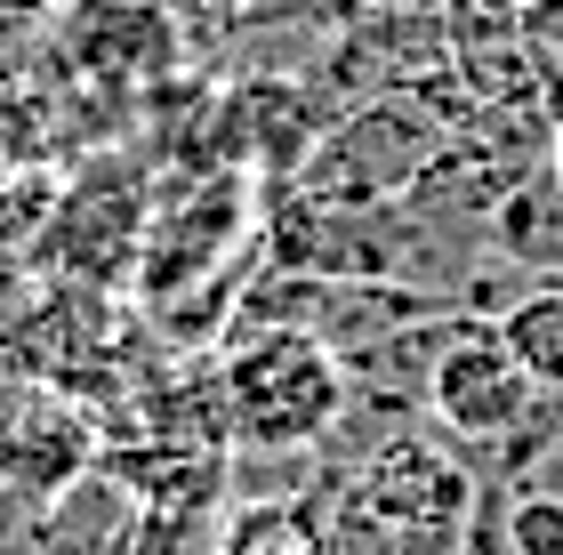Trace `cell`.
<instances>
[{
  "instance_id": "6da1fadb",
  "label": "cell",
  "mask_w": 563,
  "mask_h": 555,
  "mask_svg": "<svg viewBox=\"0 0 563 555\" xmlns=\"http://www.w3.org/2000/svg\"><path fill=\"white\" fill-rule=\"evenodd\" d=\"M234 451H322L346 419V355L314 331H242L218 346Z\"/></svg>"
},
{
  "instance_id": "7a4b0ae2",
  "label": "cell",
  "mask_w": 563,
  "mask_h": 555,
  "mask_svg": "<svg viewBox=\"0 0 563 555\" xmlns=\"http://www.w3.org/2000/svg\"><path fill=\"white\" fill-rule=\"evenodd\" d=\"M451 130L434 113H419L411 97H363L346 106L306 154V193L314 201H346V210H387V201H411L419 178L443 162Z\"/></svg>"
},
{
  "instance_id": "3957f363",
  "label": "cell",
  "mask_w": 563,
  "mask_h": 555,
  "mask_svg": "<svg viewBox=\"0 0 563 555\" xmlns=\"http://www.w3.org/2000/svg\"><path fill=\"white\" fill-rule=\"evenodd\" d=\"M540 402H548V387L507 355L492 314H467V322L443 331V346H434V363H427V419H434L443 443L499 451L516 426H531Z\"/></svg>"
},
{
  "instance_id": "277c9868",
  "label": "cell",
  "mask_w": 563,
  "mask_h": 555,
  "mask_svg": "<svg viewBox=\"0 0 563 555\" xmlns=\"http://www.w3.org/2000/svg\"><path fill=\"white\" fill-rule=\"evenodd\" d=\"M242 234H250V178H242V169H218V178H201L194 193H162L153 218H145V242H137L145 307L153 314L177 307V298H186Z\"/></svg>"
},
{
  "instance_id": "5b68a950",
  "label": "cell",
  "mask_w": 563,
  "mask_h": 555,
  "mask_svg": "<svg viewBox=\"0 0 563 555\" xmlns=\"http://www.w3.org/2000/svg\"><path fill=\"white\" fill-rule=\"evenodd\" d=\"M145 178L130 162H89L81 178L57 193V210H48V234H41V258L65 266L81 290L97 282H121V274L137 266V242H145Z\"/></svg>"
},
{
  "instance_id": "8992f818",
  "label": "cell",
  "mask_w": 563,
  "mask_h": 555,
  "mask_svg": "<svg viewBox=\"0 0 563 555\" xmlns=\"http://www.w3.org/2000/svg\"><path fill=\"white\" fill-rule=\"evenodd\" d=\"M106 459V443H97V426L81 411H65V402H41L33 419L0 426V491L16 499V508H48V499H65L81 475H97Z\"/></svg>"
},
{
  "instance_id": "52a82bcc",
  "label": "cell",
  "mask_w": 563,
  "mask_h": 555,
  "mask_svg": "<svg viewBox=\"0 0 563 555\" xmlns=\"http://www.w3.org/2000/svg\"><path fill=\"white\" fill-rule=\"evenodd\" d=\"M492 331L507 338V355L540 378L548 395H563V274L531 282L523 298H507V307L492 314Z\"/></svg>"
},
{
  "instance_id": "ba28073f",
  "label": "cell",
  "mask_w": 563,
  "mask_h": 555,
  "mask_svg": "<svg viewBox=\"0 0 563 555\" xmlns=\"http://www.w3.org/2000/svg\"><path fill=\"white\" fill-rule=\"evenodd\" d=\"M555 459L531 484L492 491V523H499V555H563V484Z\"/></svg>"
},
{
  "instance_id": "9c48e42d",
  "label": "cell",
  "mask_w": 563,
  "mask_h": 555,
  "mask_svg": "<svg viewBox=\"0 0 563 555\" xmlns=\"http://www.w3.org/2000/svg\"><path fill=\"white\" fill-rule=\"evenodd\" d=\"M48 210H57L48 178H16L9 193H0V266H16L24 249H41V234H48Z\"/></svg>"
},
{
  "instance_id": "30bf717a",
  "label": "cell",
  "mask_w": 563,
  "mask_h": 555,
  "mask_svg": "<svg viewBox=\"0 0 563 555\" xmlns=\"http://www.w3.org/2000/svg\"><path fill=\"white\" fill-rule=\"evenodd\" d=\"M516 33L540 65H555L563 57V0H516Z\"/></svg>"
},
{
  "instance_id": "8fae6325",
  "label": "cell",
  "mask_w": 563,
  "mask_h": 555,
  "mask_svg": "<svg viewBox=\"0 0 563 555\" xmlns=\"http://www.w3.org/2000/svg\"><path fill=\"white\" fill-rule=\"evenodd\" d=\"M540 121H548V137L563 130V57L540 65Z\"/></svg>"
},
{
  "instance_id": "7c38bea8",
  "label": "cell",
  "mask_w": 563,
  "mask_h": 555,
  "mask_svg": "<svg viewBox=\"0 0 563 555\" xmlns=\"http://www.w3.org/2000/svg\"><path fill=\"white\" fill-rule=\"evenodd\" d=\"M548 178H555V201H563V130L548 137Z\"/></svg>"
},
{
  "instance_id": "4fadbf2b",
  "label": "cell",
  "mask_w": 563,
  "mask_h": 555,
  "mask_svg": "<svg viewBox=\"0 0 563 555\" xmlns=\"http://www.w3.org/2000/svg\"><path fill=\"white\" fill-rule=\"evenodd\" d=\"M555 467H563V451H555Z\"/></svg>"
}]
</instances>
